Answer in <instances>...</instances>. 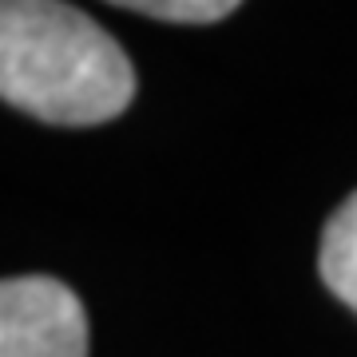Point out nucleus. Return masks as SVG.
<instances>
[{"mask_svg": "<svg viewBox=\"0 0 357 357\" xmlns=\"http://www.w3.org/2000/svg\"><path fill=\"white\" fill-rule=\"evenodd\" d=\"M0 96L52 128H96L128 112L135 68L64 0H0Z\"/></svg>", "mask_w": 357, "mask_h": 357, "instance_id": "1", "label": "nucleus"}, {"mask_svg": "<svg viewBox=\"0 0 357 357\" xmlns=\"http://www.w3.org/2000/svg\"><path fill=\"white\" fill-rule=\"evenodd\" d=\"M0 357H88V314L52 274H16L0 286Z\"/></svg>", "mask_w": 357, "mask_h": 357, "instance_id": "2", "label": "nucleus"}, {"mask_svg": "<svg viewBox=\"0 0 357 357\" xmlns=\"http://www.w3.org/2000/svg\"><path fill=\"white\" fill-rule=\"evenodd\" d=\"M318 270L333 298L357 314V191L326 222Z\"/></svg>", "mask_w": 357, "mask_h": 357, "instance_id": "3", "label": "nucleus"}, {"mask_svg": "<svg viewBox=\"0 0 357 357\" xmlns=\"http://www.w3.org/2000/svg\"><path fill=\"white\" fill-rule=\"evenodd\" d=\"M107 4L155 16V20H171V24H215L234 13L243 0H107Z\"/></svg>", "mask_w": 357, "mask_h": 357, "instance_id": "4", "label": "nucleus"}]
</instances>
